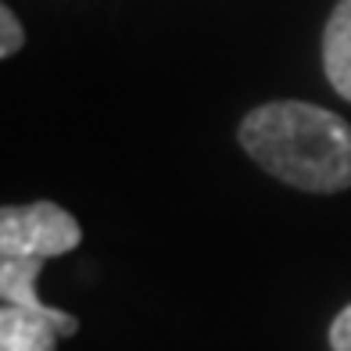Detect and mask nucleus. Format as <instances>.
Returning a JSON list of instances; mask_svg holds the SVG:
<instances>
[{
	"label": "nucleus",
	"mask_w": 351,
	"mask_h": 351,
	"mask_svg": "<svg viewBox=\"0 0 351 351\" xmlns=\"http://www.w3.org/2000/svg\"><path fill=\"white\" fill-rule=\"evenodd\" d=\"M241 147L280 183L305 194L351 186V125L337 111L308 101H269L241 122Z\"/></svg>",
	"instance_id": "obj_1"
},
{
	"label": "nucleus",
	"mask_w": 351,
	"mask_h": 351,
	"mask_svg": "<svg viewBox=\"0 0 351 351\" xmlns=\"http://www.w3.org/2000/svg\"><path fill=\"white\" fill-rule=\"evenodd\" d=\"M83 241L72 212L54 201L4 204L0 212V258H58Z\"/></svg>",
	"instance_id": "obj_2"
},
{
	"label": "nucleus",
	"mask_w": 351,
	"mask_h": 351,
	"mask_svg": "<svg viewBox=\"0 0 351 351\" xmlns=\"http://www.w3.org/2000/svg\"><path fill=\"white\" fill-rule=\"evenodd\" d=\"M43 273V258H0V298L4 305L11 308H22V312H33L40 319H51V323L61 330V337H72L79 330V319L43 305L40 294H36V283Z\"/></svg>",
	"instance_id": "obj_3"
},
{
	"label": "nucleus",
	"mask_w": 351,
	"mask_h": 351,
	"mask_svg": "<svg viewBox=\"0 0 351 351\" xmlns=\"http://www.w3.org/2000/svg\"><path fill=\"white\" fill-rule=\"evenodd\" d=\"M323 69L330 86L351 101V0H341L330 11V22L323 29Z\"/></svg>",
	"instance_id": "obj_4"
},
{
	"label": "nucleus",
	"mask_w": 351,
	"mask_h": 351,
	"mask_svg": "<svg viewBox=\"0 0 351 351\" xmlns=\"http://www.w3.org/2000/svg\"><path fill=\"white\" fill-rule=\"evenodd\" d=\"M61 330L51 319H40L33 312L0 308V351H54Z\"/></svg>",
	"instance_id": "obj_5"
},
{
	"label": "nucleus",
	"mask_w": 351,
	"mask_h": 351,
	"mask_svg": "<svg viewBox=\"0 0 351 351\" xmlns=\"http://www.w3.org/2000/svg\"><path fill=\"white\" fill-rule=\"evenodd\" d=\"M22 43H25V33H22L19 14H14V11L4 4V8H0V58L19 54V51H22Z\"/></svg>",
	"instance_id": "obj_6"
},
{
	"label": "nucleus",
	"mask_w": 351,
	"mask_h": 351,
	"mask_svg": "<svg viewBox=\"0 0 351 351\" xmlns=\"http://www.w3.org/2000/svg\"><path fill=\"white\" fill-rule=\"evenodd\" d=\"M330 351H351V305H344L330 323Z\"/></svg>",
	"instance_id": "obj_7"
}]
</instances>
